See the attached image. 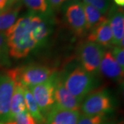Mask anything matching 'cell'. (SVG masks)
Returning a JSON list of instances; mask_svg holds the SVG:
<instances>
[{
  "mask_svg": "<svg viewBox=\"0 0 124 124\" xmlns=\"http://www.w3.org/2000/svg\"><path fill=\"white\" fill-rule=\"evenodd\" d=\"M99 72L106 77L116 81L124 79V70L113 57L111 51H104L100 64Z\"/></svg>",
  "mask_w": 124,
  "mask_h": 124,
  "instance_id": "13",
  "label": "cell"
},
{
  "mask_svg": "<svg viewBox=\"0 0 124 124\" xmlns=\"http://www.w3.org/2000/svg\"><path fill=\"white\" fill-rule=\"evenodd\" d=\"M69 0H47L49 8L52 9H57L60 8L62 5L64 4Z\"/></svg>",
  "mask_w": 124,
  "mask_h": 124,
  "instance_id": "25",
  "label": "cell"
},
{
  "mask_svg": "<svg viewBox=\"0 0 124 124\" xmlns=\"http://www.w3.org/2000/svg\"><path fill=\"white\" fill-rule=\"evenodd\" d=\"M63 82L68 90L80 102L97 85L95 76L81 66L75 68L63 78Z\"/></svg>",
  "mask_w": 124,
  "mask_h": 124,
  "instance_id": "2",
  "label": "cell"
},
{
  "mask_svg": "<svg viewBox=\"0 0 124 124\" xmlns=\"http://www.w3.org/2000/svg\"><path fill=\"white\" fill-rule=\"evenodd\" d=\"M10 6L8 0H0V10H4Z\"/></svg>",
  "mask_w": 124,
  "mask_h": 124,
  "instance_id": "26",
  "label": "cell"
},
{
  "mask_svg": "<svg viewBox=\"0 0 124 124\" xmlns=\"http://www.w3.org/2000/svg\"><path fill=\"white\" fill-rule=\"evenodd\" d=\"M23 94L25 99L26 108L28 112L35 119L37 124H44L45 117L42 115L39 108L28 88L23 87Z\"/></svg>",
  "mask_w": 124,
  "mask_h": 124,
  "instance_id": "18",
  "label": "cell"
},
{
  "mask_svg": "<svg viewBox=\"0 0 124 124\" xmlns=\"http://www.w3.org/2000/svg\"><path fill=\"white\" fill-rule=\"evenodd\" d=\"M54 106L64 110L79 111L81 103L77 98L71 94L65 87L63 77L56 76L54 90Z\"/></svg>",
  "mask_w": 124,
  "mask_h": 124,
  "instance_id": "9",
  "label": "cell"
},
{
  "mask_svg": "<svg viewBox=\"0 0 124 124\" xmlns=\"http://www.w3.org/2000/svg\"><path fill=\"white\" fill-rule=\"evenodd\" d=\"M21 8L20 4L15 3L0 10V32L6 31L15 23Z\"/></svg>",
  "mask_w": 124,
  "mask_h": 124,
  "instance_id": "16",
  "label": "cell"
},
{
  "mask_svg": "<svg viewBox=\"0 0 124 124\" xmlns=\"http://www.w3.org/2000/svg\"><path fill=\"white\" fill-rule=\"evenodd\" d=\"M111 53L116 62L124 70V49L119 46H115L111 51Z\"/></svg>",
  "mask_w": 124,
  "mask_h": 124,
  "instance_id": "24",
  "label": "cell"
},
{
  "mask_svg": "<svg viewBox=\"0 0 124 124\" xmlns=\"http://www.w3.org/2000/svg\"><path fill=\"white\" fill-rule=\"evenodd\" d=\"M85 17L86 21V31H90L104 22L107 18L96 8L83 3Z\"/></svg>",
  "mask_w": 124,
  "mask_h": 124,
  "instance_id": "17",
  "label": "cell"
},
{
  "mask_svg": "<svg viewBox=\"0 0 124 124\" xmlns=\"http://www.w3.org/2000/svg\"><path fill=\"white\" fill-rule=\"evenodd\" d=\"M8 1L9 4L11 6V5H13L14 4H15V3H17L19 0H8Z\"/></svg>",
  "mask_w": 124,
  "mask_h": 124,
  "instance_id": "28",
  "label": "cell"
},
{
  "mask_svg": "<svg viewBox=\"0 0 124 124\" xmlns=\"http://www.w3.org/2000/svg\"><path fill=\"white\" fill-rule=\"evenodd\" d=\"M103 124H116L115 123H114V122H110V121H109V122L105 121V122H104Z\"/></svg>",
  "mask_w": 124,
  "mask_h": 124,
  "instance_id": "29",
  "label": "cell"
},
{
  "mask_svg": "<svg viewBox=\"0 0 124 124\" xmlns=\"http://www.w3.org/2000/svg\"><path fill=\"white\" fill-rule=\"evenodd\" d=\"M115 4L117 5L119 7H124V0H113Z\"/></svg>",
  "mask_w": 124,
  "mask_h": 124,
  "instance_id": "27",
  "label": "cell"
},
{
  "mask_svg": "<svg viewBox=\"0 0 124 124\" xmlns=\"http://www.w3.org/2000/svg\"><path fill=\"white\" fill-rule=\"evenodd\" d=\"M6 73L16 84L26 88L41 84L55 74L53 69L39 64L17 67Z\"/></svg>",
  "mask_w": 124,
  "mask_h": 124,
  "instance_id": "3",
  "label": "cell"
},
{
  "mask_svg": "<svg viewBox=\"0 0 124 124\" xmlns=\"http://www.w3.org/2000/svg\"><path fill=\"white\" fill-rule=\"evenodd\" d=\"M5 124H37V123L26 109L15 116L12 121Z\"/></svg>",
  "mask_w": 124,
  "mask_h": 124,
  "instance_id": "20",
  "label": "cell"
},
{
  "mask_svg": "<svg viewBox=\"0 0 124 124\" xmlns=\"http://www.w3.org/2000/svg\"><path fill=\"white\" fill-rule=\"evenodd\" d=\"M8 48L4 32H0V63L4 62Z\"/></svg>",
  "mask_w": 124,
  "mask_h": 124,
  "instance_id": "23",
  "label": "cell"
},
{
  "mask_svg": "<svg viewBox=\"0 0 124 124\" xmlns=\"http://www.w3.org/2000/svg\"><path fill=\"white\" fill-rule=\"evenodd\" d=\"M64 15L68 26L78 37H82L87 32L86 21L83 2L72 0L64 7Z\"/></svg>",
  "mask_w": 124,
  "mask_h": 124,
  "instance_id": "7",
  "label": "cell"
},
{
  "mask_svg": "<svg viewBox=\"0 0 124 124\" xmlns=\"http://www.w3.org/2000/svg\"></svg>",
  "mask_w": 124,
  "mask_h": 124,
  "instance_id": "30",
  "label": "cell"
},
{
  "mask_svg": "<svg viewBox=\"0 0 124 124\" xmlns=\"http://www.w3.org/2000/svg\"><path fill=\"white\" fill-rule=\"evenodd\" d=\"M108 21L112 32V45L119 46L121 40L124 39V10L121 8L112 6L109 11Z\"/></svg>",
  "mask_w": 124,
  "mask_h": 124,
  "instance_id": "11",
  "label": "cell"
},
{
  "mask_svg": "<svg viewBox=\"0 0 124 124\" xmlns=\"http://www.w3.org/2000/svg\"><path fill=\"white\" fill-rule=\"evenodd\" d=\"M31 13L19 18L12 27L5 31L9 54L15 59L27 57L37 48L31 36Z\"/></svg>",
  "mask_w": 124,
  "mask_h": 124,
  "instance_id": "1",
  "label": "cell"
},
{
  "mask_svg": "<svg viewBox=\"0 0 124 124\" xmlns=\"http://www.w3.org/2000/svg\"><path fill=\"white\" fill-rule=\"evenodd\" d=\"M80 109L85 115H106L113 110L114 101L108 90H97L84 99Z\"/></svg>",
  "mask_w": 124,
  "mask_h": 124,
  "instance_id": "4",
  "label": "cell"
},
{
  "mask_svg": "<svg viewBox=\"0 0 124 124\" xmlns=\"http://www.w3.org/2000/svg\"><path fill=\"white\" fill-rule=\"evenodd\" d=\"M50 33V23L44 15L31 13V36L37 48L42 47L46 44Z\"/></svg>",
  "mask_w": 124,
  "mask_h": 124,
  "instance_id": "10",
  "label": "cell"
},
{
  "mask_svg": "<svg viewBox=\"0 0 124 124\" xmlns=\"http://www.w3.org/2000/svg\"><path fill=\"white\" fill-rule=\"evenodd\" d=\"M15 82L6 72H0V124L9 121L10 106Z\"/></svg>",
  "mask_w": 124,
  "mask_h": 124,
  "instance_id": "8",
  "label": "cell"
},
{
  "mask_svg": "<svg viewBox=\"0 0 124 124\" xmlns=\"http://www.w3.org/2000/svg\"><path fill=\"white\" fill-rule=\"evenodd\" d=\"M56 76L55 73L48 80L28 88L45 118L54 105V90Z\"/></svg>",
  "mask_w": 124,
  "mask_h": 124,
  "instance_id": "6",
  "label": "cell"
},
{
  "mask_svg": "<svg viewBox=\"0 0 124 124\" xmlns=\"http://www.w3.org/2000/svg\"><path fill=\"white\" fill-rule=\"evenodd\" d=\"M22 1L35 13L44 15L50 10L47 0H22Z\"/></svg>",
  "mask_w": 124,
  "mask_h": 124,
  "instance_id": "19",
  "label": "cell"
},
{
  "mask_svg": "<svg viewBox=\"0 0 124 124\" xmlns=\"http://www.w3.org/2000/svg\"><path fill=\"white\" fill-rule=\"evenodd\" d=\"M84 3L90 5L105 15L110 9V0H83Z\"/></svg>",
  "mask_w": 124,
  "mask_h": 124,
  "instance_id": "22",
  "label": "cell"
},
{
  "mask_svg": "<svg viewBox=\"0 0 124 124\" xmlns=\"http://www.w3.org/2000/svg\"><path fill=\"white\" fill-rule=\"evenodd\" d=\"M80 115L79 111L64 110L54 105L46 116L44 124H77Z\"/></svg>",
  "mask_w": 124,
  "mask_h": 124,
  "instance_id": "12",
  "label": "cell"
},
{
  "mask_svg": "<svg viewBox=\"0 0 124 124\" xmlns=\"http://www.w3.org/2000/svg\"><path fill=\"white\" fill-rule=\"evenodd\" d=\"M106 115H81L77 124H103Z\"/></svg>",
  "mask_w": 124,
  "mask_h": 124,
  "instance_id": "21",
  "label": "cell"
},
{
  "mask_svg": "<svg viewBox=\"0 0 124 124\" xmlns=\"http://www.w3.org/2000/svg\"><path fill=\"white\" fill-rule=\"evenodd\" d=\"M104 51L102 46L94 42L87 41L81 44L78 58L81 67L93 75H97Z\"/></svg>",
  "mask_w": 124,
  "mask_h": 124,
  "instance_id": "5",
  "label": "cell"
},
{
  "mask_svg": "<svg viewBox=\"0 0 124 124\" xmlns=\"http://www.w3.org/2000/svg\"><path fill=\"white\" fill-rule=\"evenodd\" d=\"M26 109V108L23 94V87L22 85L15 83L13 94L10 101L9 121L8 122L12 121L15 116L25 110Z\"/></svg>",
  "mask_w": 124,
  "mask_h": 124,
  "instance_id": "15",
  "label": "cell"
},
{
  "mask_svg": "<svg viewBox=\"0 0 124 124\" xmlns=\"http://www.w3.org/2000/svg\"><path fill=\"white\" fill-rule=\"evenodd\" d=\"M88 41L94 42L103 48L109 47L112 44V32L108 19L91 30Z\"/></svg>",
  "mask_w": 124,
  "mask_h": 124,
  "instance_id": "14",
  "label": "cell"
}]
</instances>
